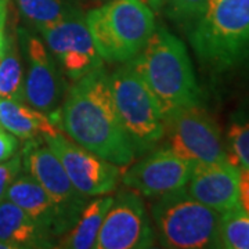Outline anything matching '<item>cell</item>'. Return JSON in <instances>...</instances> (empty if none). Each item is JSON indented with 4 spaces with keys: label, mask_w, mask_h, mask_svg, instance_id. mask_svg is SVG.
<instances>
[{
    "label": "cell",
    "mask_w": 249,
    "mask_h": 249,
    "mask_svg": "<svg viewBox=\"0 0 249 249\" xmlns=\"http://www.w3.org/2000/svg\"><path fill=\"white\" fill-rule=\"evenodd\" d=\"M155 241L142 198L124 191L114 198L98 231L97 249L151 248Z\"/></svg>",
    "instance_id": "10"
},
{
    "label": "cell",
    "mask_w": 249,
    "mask_h": 249,
    "mask_svg": "<svg viewBox=\"0 0 249 249\" xmlns=\"http://www.w3.org/2000/svg\"><path fill=\"white\" fill-rule=\"evenodd\" d=\"M28 70L24 78V100L45 114H53L62 94V79L55 58L35 36H27Z\"/></svg>",
    "instance_id": "13"
},
{
    "label": "cell",
    "mask_w": 249,
    "mask_h": 249,
    "mask_svg": "<svg viewBox=\"0 0 249 249\" xmlns=\"http://www.w3.org/2000/svg\"><path fill=\"white\" fill-rule=\"evenodd\" d=\"M39 32L62 71L72 80L103 67L104 60L94 46L86 18L79 11H71L61 21Z\"/></svg>",
    "instance_id": "8"
},
{
    "label": "cell",
    "mask_w": 249,
    "mask_h": 249,
    "mask_svg": "<svg viewBox=\"0 0 249 249\" xmlns=\"http://www.w3.org/2000/svg\"><path fill=\"white\" fill-rule=\"evenodd\" d=\"M7 14H9V0H0V60L6 52L7 40H9V34L6 31Z\"/></svg>",
    "instance_id": "26"
},
{
    "label": "cell",
    "mask_w": 249,
    "mask_h": 249,
    "mask_svg": "<svg viewBox=\"0 0 249 249\" xmlns=\"http://www.w3.org/2000/svg\"><path fill=\"white\" fill-rule=\"evenodd\" d=\"M240 168L232 160L199 163L194 166L186 190L198 202L224 213L240 206Z\"/></svg>",
    "instance_id": "14"
},
{
    "label": "cell",
    "mask_w": 249,
    "mask_h": 249,
    "mask_svg": "<svg viewBox=\"0 0 249 249\" xmlns=\"http://www.w3.org/2000/svg\"><path fill=\"white\" fill-rule=\"evenodd\" d=\"M229 144L232 160H237L244 169H249V121L231 124L229 130Z\"/></svg>",
    "instance_id": "23"
},
{
    "label": "cell",
    "mask_w": 249,
    "mask_h": 249,
    "mask_svg": "<svg viewBox=\"0 0 249 249\" xmlns=\"http://www.w3.org/2000/svg\"><path fill=\"white\" fill-rule=\"evenodd\" d=\"M165 134L170 150L194 165L232 160L219 124L198 104L178 108L166 116Z\"/></svg>",
    "instance_id": "7"
},
{
    "label": "cell",
    "mask_w": 249,
    "mask_h": 249,
    "mask_svg": "<svg viewBox=\"0 0 249 249\" xmlns=\"http://www.w3.org/2000/svg\"><path fill=\"white\" fill-rule=\"evenodd\" d=\"M47 147L61 160L73 187L86 196L112 193L121 178L119 166L57 133L45 137Z\"/></svg>",
    "instance_id": "9"
},
{
    "label": "cell",
    "mask_w": 249,
    "mask_h": 249,
    "mask_svg": "<svg viewBox=\"0 0 249 249\" xmlns=\"http://www.w3.org/2000/svg\"><path fill=\"white\" fill-rule=\"evenodd\" d=\"M22 162L28 175L35 178L58 204L68 208L73 213H80L86 202V196L73 187L61 160L47 147V144H43L40 140L35 142L34 139L28 142L24 148Z\"/></svg>",
    "instance_id": "15"
},
{
    "label": "cell",
    "mask_w": 249,
    "mask_h": 249,
    "mask_svg": "<svg viewBox=\"0 0 249 249\" xmlns=\"http://www.w3.org/2000/svg\"><path fill=\"white\" fill-rule=\"evenodd\" d=\"M151 213L162 247L217 248L220 213L194 199L186 187L157 196Z\"/></svg>",
    "instance_id": "5"
},
{
    "label": "cell",
    "mask_w": 249,
    "mask_h": 249,
    "mask_svg": "<svg viewBox=\"0 0 249 249\" xmlns=\"http://www.w3.org/2000/svg\"><path fill=\"white\" fill-rule=\"evenodd\" d=\"M0 124L18 139H43L58 133L47 114L21 101L0 97Z\"/></svg>",
    "instance_id": "17"
},
{
    "label": "cell",
    "mask_w": 249,
    "mask_h": 249,
    "mask_svg": "<svg viewBox=\"0 0 249 249\" xmlns=\"http://www.w3.org/2000/svg\"><path fill=\"white\" fill-rule=\"evenodd\" d=\"M18 148L17 137L0 124V162L10 160L16 155Z\"/></svg>",
    "instance_id": "25"
},
{
    "label": "cell",
    "mask_w": 249,
    "mask_h": 249,
    "mask_svg": "<svg viewBox=\"0 0 249 249\" xmlns=\"http://www.w3.org/2000/svg\"><path fill=\"white\" fill-rule=\"evenodd\" d=\"M150 9L154 11V10H158L162 6V3H163V0H142Z\"/></svg>",
    "instance_id": "28"
},
{
    "label": "cell",
    "mask_w": 249,
    "mask_h": 249,
    "mask_svg": "<svg viewBox=\"0 0 249 249\" xmlns=\"http://www.w3.org/2000/svg\"><path fill=\"white\" fill-rule=\"evenodd\" d=\"M211 0H169L172 16L180 24L194 27L206 13Z\"/></svg>",
    "instance_id": "22"
},
{
    "label": "cell",
    "mask_w": 249,
    "mask_h": 249,
    "mask_svg": "<svg viewBox=\"0 0 249 249\" xmlns=\"http://www.w3.org/2000/svg\"><path fill=\"white\" fill-rule=\"evenodd\" d=\"M24 70L17 43L9 35L7 47L0 60V97L25 103L24 100Z\"/></svg>",
    "instance_id": "19"
},
{
    "label": "cell",
    "mask_w": 249,
    "mask_h": 249,
    "mask_svg": "<svg viewBox=\"0 0 249 249\" xmlns=\"http://www.w3.org/2000/svg\"><path fill=\"white\" fill-rule=\"evenodd\" d=\"M194 163L168 148H160L124 172L126 187L144 196L157 198L184 188L194 170Z\"/></svg>",
    "instance_id": "11"
},
{
    "label": "cell",
    "mask_w": 249,
    "mask_h": 249,
    "mask_svg": "<svg viewBox=\"0 0 249 249\" xmlns=\"http://www.w3.org/2000/svg\"><path fill=\"white\" fill-rule=\"evenodd\" d=\"M238 201L241 209L249 216V169H240Z\"/></svg>",
    "instance_id": "27"
},
{
    "label": "cell",
    "mask_w": 249,
    "mask_h": 249,
    "mask_svg": "<svg viewBox=\"0 0 249 249\" xmlns=\"http://www.w3.org/2000/svg\"><path fill=\"white\" fill-rule=\"evenodd\" d=\"M100 57L108 62L134 58L155 31V17L142 0H112L86 17Z\"/></svg>",
    "instance_id": "4"
},
{
    "label": "cell",
    "mask_w": 249,
    "mask_h": 249,
    "mask_svg": "<svg viewBox=\"0 0 249 249\" xmlns=\"http://www.w3.org/2000/svg\"><path fill=\"white\" fill-rule=\"evenodd\" d=\"M0 240L13 249L52 248V238L42 227L9 199L0 201Z\"/></svg>",
    "instance_id": "16"
},
{
    "label": "cell",
    "mask_w": 249,
    "mask_h": 249,
    "mask_svg": "<svg viewBox=\"0 0 249 249\" xmlns=\"http://www.w3.org/2000/svg\"><path fill=\"white\" fill-rule=\"evenodd\" d=\"M116 112L136 154L151 150L165 136V118L130 61L109 75Z\"/></svg>",
    "instance_id": "6"
},
{
    "label": "cell",
    "mask_w": 249,
    "mask_h": 249,
    "mask_svg": "<svg viewBox=\"0 0 249 249\" xmlns=\"http://www.w3.org/2000/svg\"><path fill=\"white\" fill-rule=\"evenodd\" d=\"M6 199L29 214L50 238L64 235L75 224L79 216L58 204L29 175H18L7 190Z\"/></svg>",
    "instance_id": "12"
},
{
    "label": "cell",
    "mask_w": 249,
    "mask_h": 249,
    "mask_svg": "<svg viewBox=\"0 0 249 249\" xmlns=\"http://www.w3.org/2000/svg\"><path fill=\"white\" fill-rule=\"evenodd\" d=\"M0 249H13V247L7 242H4L3 240H0Z\"/></svg>",
    "instance_id": "29"
},
{
    "label": "cell",
    "mask_w": 249,
    "mask_h": 249,
    "mask_svg": "<svg viewBox=\"0 0 249 249\" xmlns=\"http://www.w3.org/2000/svg\"><path fill=\"white\" fill-rule=\"evenodd\" d=\"M155 97L163 118L178 108L199 104L201 90L186 45L165 28H155L148 42L129 60Z\"/></svg>",
    "instance_id": "2"
},
{
    "label": "cell",
    "mask_w": 249,
    "mask_h": 249,
    "mask_svg": "<svg viewBox=\"0 0 249 249\" xmlns=\"http://www.w3.org/2000/svg\"><path fill=\"white\" fill-rule=\"evenodd\" d=\"M60 121L72 142L86 150L118 166L133 162L134 150L119 121L109 75L103 67L75 80Z\"/></svg>",
    "instance_id": "1"
},
{
    "label": "cell",
    "mask_w": 249,
    "mask_h": 249,
    "mask_svg": "<svg viewBox=\"0 0 249 249\" xmlns=\"http://www.w3.org/2000/svg\"><path fill=\"white\" fill-rule=\"evenodd\" d=\"M17 4L21 14L37 31L61 21L71 13L61 0H17Z\"/></svg>",
    "instance_id": "21"
},
{
    "label": "cell",
    "mask_w": 249,
    "mask_h": 249,
    "mask_svg": "<svg viewBox=\"0 0 249 249\" xmlns=\"http://www.w3.org/2000/svg\"><path fill=\"white\" fill-rule=\"evenodd\" d=\"M217 248L249 249V216L241 206L220 214Z\"/></svg>",
    "instance_id": "20"
},
{
    "label": "cell",
    "mask_w": 249,
    "mask_h": 249,
    "mask_svg": "<svg viewBox=\"0 0 249 249\" xmlns=\"http://www.w3.org/2000/svg\"><path fill=\"white\" fill-rule=\"evenodd\" d=\"M201 65L214 72L249 70V0H211L190 31Z\"/></svg>",
    "instance_id": "3"
},
{
    "label": "cell",
    "mask_w": 249,
    "mask_h": 249,
    "mask_svg": "<svg viewBox=\"0 0 249 249\" xmlns=\"http://www.w3.org/2000/svg\"><path fill=\"white\" fill-rule=\"evenodd\" d=\"M112 202L114 196L106 194L85 205L75 224L64 234L58 247L68 249L96 248L98 231Z\"/></svg>",
    "instance_id": "18"
},
{
    "label": "cell",
    "mask_w": 249,
    "mask_h": 249,
    "mask_svg": "<svg viewBox=\"0 0 249 249\" xmlns=\"http://www.w3.org/2000/svg\"><path fill=\"white\" fill-rule=\"evenodd\" d=\"M22 170V157L14 155L0 162V201L6 199L7 190Z\"/></svg>",
    "instance_id": "24"
}]
</instances>
